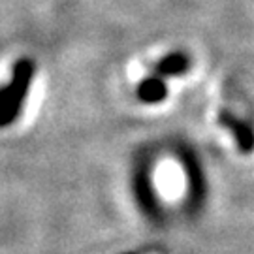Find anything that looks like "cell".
<instances>
[{
    "instance_id": "cell-1",
    "label": "cell",
    "mask_w": 254,
    "mask_h": 254,
    "mask_svg": "<svg viewBox=\"0 0 254 254\" xmlns=\"http://www.w3.org/2000/svg\"><path fill=\"white\" fill-rule=\"evenodd\" d=\"M34 72H36V63L32 59H19L13 66V77L9 85L2 89V98H0V109H2L0 125L4 128L9 127L13 119H17Z\"/></svg>"
},
{
    "instance_id": "cell-2",
    "label": "cell",
    "mask_w": 254,
    "mask_h": 254,
    "mask_svg": "<svg viewBox=\"0 0 254 254\" xmlns=\"http://www.w3.org/2000/svg\"><path fill=\"white\" fill-rule=\"evenodd\" d=\"M218 125L222 128H228L234 137H236L237 147L243 151L245 154H251L254 151V132L251 127H247L243 121H239L237 117H234L230 111L220 109L218 111Z\"/></svg>"
},
{
    "instance_id": "cell-3",
    "label": "cell",
    "mask_w": 254,
    "mask_h": 254,
    "mask_svg": "<svg viewBox=\"0 0 254 254\" xmlns=\"http://www.w3.org/2000/svg\"><path fill=\"white\" fill-rule=\"evenodd\" d=\"M190 70V59L189 55L175 51L164 57L160 63L154 66V73L160 77H170V75H181V73Z\"/></svg>"
},
{
    "instance_id": "cell-4",
    "label": "cell",
    "mask_w": 254,
    "mask_h": 254,
    "mask_svg": "<svg viewBox=\"0 0 254 254\" xmlns=\"http://www.w3.org/2000/svg\"><path fill=\"white\" fill-rule=\"evenodd\" d=\"M166 85H164L162 77L154 73L153 77H147L141 81V85L137 87V96L141 102L147 104H154V102H160L166 98Z\"/></svg>"
},
{
    "instance_id": "cell-5",
    "label": "cell",
    "mask_w": 254,
    "mask_h": 254,
    "mask_svg": "<svg viewBox=\"0 0 254 254\" xmlns=\"http://www.w3.org/2000/svg\"><path fill=\"white\" fill-rule=\"evenodd\" d=\"M151 249H143V251H137V253H128V254H145V253H149Z\"/></svg>"
}]
</instances>
